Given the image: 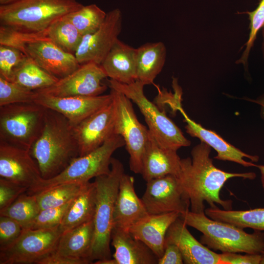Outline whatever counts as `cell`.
<instances>
[{
    "label": "cell",
    "mask_w": 264,
    "mask_h": 264,
    "mask_svg": "<svg viewBox=\"0 0 264 264\" xmlns=\"http://www.w3.org/2000/svg\"><path fill=\"white\" fill-rule=\"evenodd\" d=\"M211 149L200 141L193 148L192 158L181 159L177 177L189 198L191 211L193 212H204L205 202L210 207L217 204L223 209L231 210L232 201L222 199L220 196L225 183L233 177L253 180L256 176L253 172L229 173L217 168L210 157Z\"/></svg>",
    "instance_id": "cell-1"
},
{
    "label": "cell",
    "mask_w": 264,
    "mask_h": 264,
    "mask_svg": "<svg viewBox=\"0 0 264 264\" xmlns=\"http://www.w3.org/2000/svg\"><path fill=\"white\" fill-rule=\"evenodd\" d=\"M43 179L55 176L79 156L73 127L61 114L46 109L42 130L30 150Z\"/></svg>",
    "instance_id": "cell-2"
},
{
    "label": "cell",
    "mask_w": 264,
    "mask_h": 264,
    "mask_svg": "<svg viewBox=\"0 0 264 264\" xmlns=\"http://www.w3.org/2000/svg\"><path fill=\"white\" fill-rule=\"evenodd\" d=\"M180 217L187 226L202 233L200 242L210 249L250 254H261L264 250V233L261 231L247 233L242 228L213 220L205 212L188 210Z\"/></svg>",
    "instance_id": "cell-3"
},
{
    "label": "cell",
    "mask_w": 264,
    "mask_h": 264,
    "mask_svg": "<svg viewBox=\"0 0 264 264\" xmlns=\"http://www.w3.org/2000/svg\"><path fill=\"white\" fill-rule=\"evenodd\" d=\"M124 173L123 164L118 159L112 157L110 172L95 178L96 200L93 220V239L90 257L91 263L94 261L112 258L110 244L114 209L120 181Z\"/></svg>",
    "instance_id": "cell-4"
},
{
    "label": "cell",
    "mask_w": 264,
    "mask_h": 264,
    "mask_svg": "<svg viewBox=\"0 0 264 264\" xmlns=\"http://www.w3.org/2000/svg\"><path fill=\"white\" fill-rule=\"evenodd\" d=\"M83 6L76 0H18L0 5V24L20 31L41 32Z\"/></svg>",
    "instance_id": "cell-5"
},
{
    "label": "cell",
    "mask_w": 264,
    "mask_h": 264,
    "mask_svg": "<svg viewBox=\"0 0 264 264\" xmlns=\"http://www.w3.org/2000/svg\"><path fill=\"white\" fill-rule=\"evenodd\" d=\"M124 145L123 137L113 134L97 149L74 158L58 175L47 179L42 178L34 186L28 189L27 193L36 195L61 184L88 182L92 178L108 174L111 169L112 154Z\"/></svg>",
    "instance_id": "cell-6"
},
{
    "label": "cell",
    "mask_w": 264,
    "mask_h": 264,
    "mask_svg": "<svg viewBox=\"0 0 264 264\" xmlns=\"http://www.w3.org/2000/svg\"><path fill=\"white\" fill-rule=\"evenodd\" d=\"M108 86L122 93L137 105L149 131L161 146L177 151L190 145V141L165 112L146 97L144 93L145 85L140 81L136 80L127 84L110 79Z\"/></svg>",
    "instance_id": "cell-7"
},
{
    "label": "cell",
    "mask_w": 264,
    "mask_h": 264,
    "mask_svg": "<svg viewBox=\"0 0 264 264\" xmlns=\"http://www.w3.org/2000/svg\"><path fill=\"white\" fill-rule=\"evenodd\" d=\"M45 111L36 103L0 107V141L30 150L42 130Z\"/></svg>",
    "instance_id": "cell-8"
},
{
    "label": "cell",
    "mask_w": 264,
    "mask_h": 264,
    "mask_svg": "<svg viewBox=\"0 0 264 264\" xmlns=\"http://www.w3.org/2000/svg\"><path fill=\"white\" fill-rule=\"evenodd\" d=\"M115 107L114 134L124 140L130 155V168L141 174L143 155L148 140V129L137 119L131 100L122 93L110 88Z\"/></svg>",
    "instance_id": "cell-9"
},
{
    "label": "cell",
    "mask_w": 264,
    "mask_h": 264,
    "mask_svg": "<svg viewBox=\"0 0 264 264\" xmlns=\"http://www.w3.org/2000/svg\"><path fill=\"white\" fill-rule=\"evenodd\" d=\"M62 233L59 227L23 229L11 246L0 250V264H40L55 250Z\"/></svg>",
    "instance_id": "cell-10"
},
{
    "label": "cell",
    "mask_w": 264,
    "mask_h": 264,
    "mask_svg": "<svg viewBox=\"0 0 264 264\" xmlns=\"http://www.w3.org/2000/svg\"><path fill=\"white\" fill-rule=\"evenodd\" d=\"M141 200L149 214L189 210V198L176 176L168 175L147 181Z\"/></svg>",
    "instance_id": "cell-11"
},
{
    "label": "cell",
    "mask_w": 264,
    "mask_h": 264,
    "mask_svg": "<svg viewBox=\"0 0 264 264\" xmlns=\"http://www.w3.org/2000/svg\"><path fill=\"white\" fill-rule=\"evenodd\" d=\"M107 77L100 65L88 62L81 64L75 71L59 79L51 87L36 91L56 97L100 95L107 88L103 83Z\"/></svg>",
    "instance_id": "cell-12"
},
{
    "label": "cell",
    "mask_w": 264,
    "mask_h": 264,
    "mask_svg": "<svg viewBox=\"0 0 264 264\" xmlns=\"http://www.w3.org/2000/svg\"><path fill=\"white\" fill-rule=\"evenodd\" d=\"M122 14L119 9L107 13L105 21L94 32L84 35L74 55L81 65L93 62L101 65L122 30Z\"/></svg>",
    "instance_id": "cell-13"
},
{
    "label": "cell",
    "mask_w": 264,
    "mask_h": 264,
    "mask_svg": "<svg viewBox=\"0 0 264 264\" xmlns=\"http://www.w3.org/2000/svg\"><path fill=\"white\" fill-rule=\"evenodd\" d=\"M115 107L112 101L73 127L79 156L86 155L101 146L114 134Z\"/></svg>",
    "instance_id": "cell-14"
},
{
    "label": "cell",
    "mask_w": 264,
    "mask_h": 264,
    "mask_svg": "<svg viewBox=\"0 0 264 264\" xmlns=\"http://www.w3.org/2000/svg\"><path fill=\"white\" fill-rule=\"evenodd\" d=\"M0 177L28 189L42 178L30 150L2 141H0Z\"/></svg>",
    "instance_id": "cell-15"
},
{
    "label": "cell",
    "mask_w": 264,
    "mask_h": 264,
    "mask_svg": "<svg viewBox=\"0 0 264 264\" xmlns=\"http://www.w3.org/2000/svg\"><path fill=\"white\" fill-rule=\"evenodd\" d=\"M37 93L35 103L61 114L72 127L112 100L110 93L93 96L69 97H56Z\"/></svg>",
    "instance_id": "cell-16"
},
{
    "label": "cell",
    "mask_w": 264,
    "mask_h": 264,
    "mask_svg": "<svg viewBox=\"0 0 264 264\" xmlns=\"http://www.w3.org/2000/svg\"><path fill=\"white\" fill-rule=\"evenodd\" d=\"M25 54L58 79L70 74L81 65L74 54L64 51L51 41H39L27 44Z\"/></svg>",
    "instance_id": "cell-17"
},
{
    "label": "cell",
    "mask_w": 264,
    "mask_h": 264,
    "mask_svg": "<svg viewBox=\"0 0 264 264\" xmlns=\"http://www.w3.org/2000/svg\"><path fill=\"white\" fill-rule=\"evenodd\" d=\"M179 217L168 228L165 244L172 243L179 249L186 264H221L219 254L197 241Z\"/></svg>",
    "instance_id": "cell-18"
},
{
    "label": "cell",
    "mask_w": 264,
    "mask_h": 264,
    "mask_svg": "<svg viewBox=\"0 0 264 264\" xmlns=\"http://www.w3.org/2000/svg\"><path fill=\"white\" fill-rule=\"evenodd\" d=\"M176 108V110L180 112L186 123L185 127L186 132L191 136L198 138L200 141L204 142L216 150L217 155L214 158L234 162L245 167H256V164L245 160L244 158H247L252 162H257L259 159L258 155H250L242 152L226 142L215 132L205 129L192 120L183 110L181 103H178Z\"/></svg>",
    "instance_id": "cell-19"
},
{
    "label": "cell",
    "mask_w": 264,
    "mask_h": 264,
    "mask_svg": "<svg viewBox=\"0 0 264 264\" xmlns=\"http://www.w3.org/2000/svg\"><path fill=\"white\" fill-rule=\"evenodd\" d=\"M176 152L161 146L149 131L141 174L144 179L147 182L168 175L178 176L181 159Z\"/></svg>",
    "instance_id": "cell-20"
},
{
    "label": "cell",
    "mask_w": 264,
    "mask_h": 264,
    "mask_svg": "<svg viewBox=\"0 0 264 264\" xmlns=\"http://www.w3.org/2000/svg\"><path fill=\"white\" fill-rule=\"evenodd\" d=\"M134 178L124 174L115 202L113 227L126 231L149 214L134 189Z\"/></svg>",
    "instance_id": "cell-21"
},
{
    "label": "cell",
    "mask_w": 264,
    "mask_h": 264,
    "mask_svg": "<svg viewBox=\"0 0 264 264\" xmlns=\"http://www.w3.org/2000/svg\"><path fill=\"white\" fill-rule=\"evenodd\" d=\"M180 215L176 212L148 214L131 226L128 231L146 244L159 259L164 251L167 230Z\"/></svg>",
    "instance_id": "cell-22"
},
{
    "label": "cell",
    "mask_w": 264,
    "mask_h": 264,
    "mask_svg": "<svg viewBox=\"0 0 264 264\" xmlns=\"http://www.w3.org/2000/svg\"><path fill=\"white\" fill-rule=\"evenodd\" d=\"M94 233L93 220L62 233L53 253L78 264H91Z\"/></svg>",
    "instance_id": "cell-23"
},
{
    "label": "cell",
    "mask_w": 264,
    "mask_h": 264,
    "mask_svg": "<svg viewBox=\"0 0 264 264\" xmlns=\"http://www.w3.org/2000/svg\"><path fill=\"white\" fill-rule=\"evenodd\" d=\"M110 244L114 248L115 264H156L158 258L143 242L129 231L113 227Z\"/></svg>",
    "instance_id": "cell-24"
},
{
    "label": "cell",
    "mask_w": 264,
    "mask_h": 264,
    "mask_svg": "<svg viewBox=\"0 0 264 264\" xmlns=\"http://www.w3.org/2000/svg\"><path fill=\"white\" fill-rule=\"evenodd\" d=\"M100 66L110 79L121 83H132L137 80L136 48L118 39Z\"/></svg>",
    "instance_id": "cell-25"
},
{
    "label": "cell",
    "mask_w": 264,
    "mask_h": 264,
    "mask_svg": "<svg viewBox=\"0 0 264 264\" xmlns=\"http://www.w3.org/2000/svg\"><path fill=\"white\" fill-rule=\"evenodd\" d=\"M166 48L162 42L147 43L136 48L137 80L150 85L161 71L166 60Z\"/></svg>",
    "instance_id": "cell-26"
},
{
    "label": "cell",
    "mask_w": 264,
    "mask_h": 264,
    "mask_svg": "<svg viewBox=\"0 0 264 264\" xmlns=\"http://www.w3.org/2000/svg\"><path fill=\"white\" fill-rule=\"evenodd\" d=\"M96 186L89 182L73 200L59 228L63 233L93 220L95 210Z\"/></svg>",
    "instance_id": "cell-27"
},
{
    "label": "cell",
    "mask_w": 264,
    "mask_h": 264,
    "mask_svg": "<svg viewBox=\"0 0 264 264\" xmlns=\"http://www.w3.org/2000/svg\"><path fill=\"white\" fill-rule=\"evenodd\" d=\"M59 79L26 56L14 69L9 81L27 89L36 91L51 87Z\"/></svg>",
    "instance_id": "cell-28"
},
{
    "label": "cell",
    "mask_w": 264,
    "mask_h": 264,
    "mask_svg": "<svg viewBox=\"0 0 264 264\" xmlns=\"http://www.w3.org/2000/svg\"><path fill=\"white\" fill-rule=\"evenodd\" d=\"M205 214L209 218L227 222L244 229L264 231V207L247 210L221 209L216 206L205 209Z\"/></svg>",
    "instance_id": "cell-29"
},
{
    "label": "cell",
    "mask_w": 264,
    "mask_h": 264,
    "mask_svg": "<svg viewBox=\"0 0 264 264\" xmlns=\"http://www.w3.org/2000/svg\"><path fill=\"white\" fill-rule=\"evenodd\" d=\"M89 182L63 183L36 194L40 210L60 207L68 203L77 197Z\"/></svg>",
    "instance_id": "cell-30"
},
{
    "label": "cell",
    "mask_w": 264,
    "mask_h": 264,
    "mask_svg": "<svg viewBox=\"0 0 264 264\" xmlns=\"http://www.w3.org/2000/svg\"><path fill=\"white\" fill-rule=\"evenodd\" d=\"M51 41L64 51L74 54L83 38L66 15L52 23L48 29Z\"/></svg>",
    "instance_id": "cell-31"
},
{
    "label": "cell",
    "mask_w": 264,
    "mask_h": 264,
    "mask_svg": "<svg viewBox=\"0 0 264 264\" xmlns=\"http://www.w3.org/2000/svg\"><path fill=\"white\" fill-rule=\"evenodd\" d=\"M40 211L36 195L25 192L7 208L0 211V215L11 218L23 229H27Z\"/></svg>",
    "instance_id": "cell-32"
},
{
    "label": "cell",
    "mask_w": 264,
    "mask_h": 264,
    "mask_svg": "<svg viewBox=\"0 0 264 264\" xmlns=\"http://www.w3.org/2000/svg\"><path fill=\"white\" fill-rule=\"evenodd\" d=\"M107 13L95 4L84 6L66 15L83 35L96 31L105 21Z\"/></svg>",
    "instance_id": "cell-33"
},
{
    "label": "cell",
    "mask_w": 264,
    "mask_h": 264,
    "mask_svg": "<svg viewBox=\"0 0 264 264\" xmlns=\"http://www.w3.org/2000/svg\"><path fill=\"white\" fill-rule=\"evenodd\" d=\"M48 29L38 32H27L0 25V44L15 48L25 54L27 44L39 41H51L48 35Z\"/></svg>",
    "instance_id": "cell-34"
},
{
    "label": "cell",
    "mask_w": 264,
    "mask_h": 264,
    "mask_svg": "<svg viewBox=\"0 0 264 264\" xmlns=\"http://www.w3.org/2000/svg\"><path fill=\"white\" fill-rule=\"evenodd\" d=\"M37 95L36 91L27 89L0 76V107L35 103Z\"/></svg>",
    "instance_id": "cell-35"
},
{
    "label": "cell",
    "mask_w": 264,
    "mask_h": 264,
    "mask_svg": "<svg viewBox=\"0 0 264 264\" xmlns=\"http://www.w3.org/2000/svg\"><path fill=\"white\" fill-rule=\"evenodd\" d=\"M73 199L60 207L40 210L27 229H51L59 227Z\"/></svg>",
    "instance_id": "cell-36"
},
{
    "label": "cell",
    "mask_w": 264,
    "mask_h": 264,
    "mask_svg": "<svg viewBox=\"0 0 264 264\" xmlns=\"http://www.w3.org/2000/svg\"><path fill=\"white\" fill-rule=\"evenodd\" d=\"M249 15L250 20V33L248 39L245 44V49L241 58L237 61V64L242 63L246 65L247 59L252 47L259 30L264 25V0H260L257 7L252 12H245Z\"/></svg>",
    "instance_id": "cell-37"
},
{
    "label": "cell",
    "mask_w": 264,
    "mask_h": 264,
    "mask_svg": "<svg viewBox=\"0 0 264 264\" xmlns=\"http://www.w3.org/2000/svg\"><path fill=\"white\" fill-rule=\"evenodd\" d=\"M26 57L18 49L0 44V76L9 80L14 69Z\"/></svg>",
    "instance_id": "cell-38"
},
{
    "label": "cell",
    "mask_w": 264,
    "mask_h": 264,
    "mask_svg": "<svg viewBox=\"0 0 264 264\" xmlns=\"http://www.w3.org/2000/svg\"><path fill=\"white\" fill-rule=\"evenodd\" d=\"M23 229L15 220L0 215V250L11 246L20 237Z\"/></svg>",
    "instance_id": "cell-39"
},
{
    "label": "cell",
    "mask_w": 264,
    "mask_h": 264,
    "mask_svg": "<svg viewBox=\"0 0 264 264\" xmlns=\"http://www.w3.org/2000/svg\"><path fill=\"white\" fill-rule=\"evenodd\" d=\"M28 188L0 177V211L10 206L23 193L26 192Z\"/></svg>",
    "instance_id": "cell-40"
},
{
    "label": "cell",
    "mask_w": 264,
    "mask_h": 264,
    "mask_svg": "<svg viewBox=\"0 0 264 264\" xmlns=\"http://www.w3.org/2000/svg\"><path fill=\"white\" fill-rule=\"evenodd\" d=\"M219 255L221 264H260L262 259L261 254L222 252Z\"/></svg>",
    "instance_id": "cell-41"
},
{
    "label": "cell",
    "mask_w": 264,
    "mask_h": 264,
    "mask_svg": "<svg viewBox=\"0 0 264 264\" xmlns=\"http://www.w3.org/2000/svg\"><path fill=\"white\" fill-rule=\"evenodd\" d=\"M183 257L178 247L175 244H165L162 256L158 259V264H182Z\"/></svg>",
    "instance_id": "cell-42"
},
{
    "label": "cell",
    "mask_w": 264,
    "mask_h": 264,
    "mask_svg": "<svg viewBox=\"0 0 264 264\" xmlns=\"http://www.w3.org/2000/svg\"><path fill=\"white\" fill-rule=\"evenodd\" d=\"M250 101L259 105L261 107V117L264 120V94L258 97L257 99L253 100L249 99Z\"/></svg>",
    "instance_id": "cell-43"
},
{
    "label": "cell",
    "mask_w": 264,
    "mask_h": 264,
    "mask_svg": "<svg viewBox=\"0 0 264 264\" xmlns=\"http://www.w3.org/2000/svg\"><path fill=\"white\" fill-rule=\"evenodd\" d=\"M256 167L258 168L260 171L261 183L264 192V165H256Z\"/></svg>",
    "instance_id": "cell-44"
},
{
    "label": "cell",
    "mask_w": 264,
    "mask_h": 264,
    "mask_svg": "<svg viewBox=\"0 0 264 264\" xmlns=\"http://www.w3.org/2000/svg\"><path fill=\"white\" fill-rule=\"evenodd\" d=\"M18 0H0V5H5L15 2Z\"/></svg>",
    "instance_id": "cell-45"
},
{
    "label": "cell",
    "mask_w": 264,
    "mask_h": 264,
    "mask_svg": "<svg viewBox=\"0 0 264 264\" xmlns=\"http://www.w3.org/2000/svg\"><path fill=\"white\" fill-rule=\"evenodd\" d=\"M262 33H263V50L264 52V25L262 27Z\"/></svg>",
    "instance_id": "cell-46"
},
{
    "label": "cell",
    "mask_w": 264,
    "mask_h": 264,
    "mask_svg": "<svg viewBox=\"0 0 264 264\" xmlns=\"http://www.w3.org/2000/svg\"><path fill=\"white\" fill-rule=\"evenodd\" d=\"M261 256H262V259H261L260 264H264V250L261 253Z\"/></svg>",
    "instance_id": "cell-47"
}]
</instances>
